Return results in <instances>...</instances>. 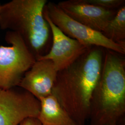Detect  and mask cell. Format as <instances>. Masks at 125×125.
<instances>
[{
	"label": "cell",
	"mask_w": 125,
	"mask_h": 125,
	"mask_svg": "<svg viewBox=\"0 0 125 125\" xmlns=\"http://www.w3.org/2000/svg\"><path fill=\"white\" fill-rule=\"evenodd\" d=\"M57 5L73 20L101 32L115 16L118 10L102 8L89 4L84 0H64Z\"/></svg>",
	"instance_id": "ba28073f"
},
{
	"label": "cell",
	"mask_w": 125,
	"mask_h": 125,
	"mask_svg": "<svg viewBox=\"0 0 125 125\" xmlns=\"http://www.w3.org/2000/svg\"><path fill=\"white\" fill-rule=\"evenodd\" d=\"M38 119L43 125H76L52 94L41 99Z\"/></svg>",
	"instance_id": "30bf717a"
},
{
	"label": "cell",
	"mask_w": 125,
	"mask_h": 125,
	"mask_svg": "<svg viewBox=\"0 0 125 125\" xmlns=\"http://www.w3.org/2000/svg\"><path fill=\"white\" fill-rule=\"evenodd\" d=\"M5 39L11 46H0V89H9L18 86L36 59L17 33L7 31Z\"/></svg>",
	"instance_id": "277c9868"
},
{
	"label": "cell",
	"mask_w": 125,
	"mask_h": 125,
	"mask_svg": "<svg viewBox=\"0 0 125 125\" xmlns=\"http://www.w3.org/2000/svg\"><path fill=\"white\" fill-rule=\"evenodd\" d=\"M86 2L102 8L117 10L124 5L125 0H84Z\"/></svg>",
	"instance_id": "7c38bea8"
},
{
	"label": "cell",
	"mask_w": 125,
	"mask_h": 125,
	"mask_svg": "<svg viewBox=\"0 0 125 125\" xmlns=\"http://www.w3.org/2000/svg\"><path fill=\"white\" fill-rule=\"evenodd\" d=\"M44 10L54 24L67 36L85 46H98L124 55L125 47L107 39L99 31H96L70 17L57 4L47 2Z\"/></svg>",
	"instance_id": "5b68a950"
},
{
	"label": "cell",
	"mask_w": 125,
	"mask_h": 125,
	"mask_svg": "<svg viewBox=\"0 0 125 125\" xmlns=\"http://www.w3.org/2000/svg\"><path fill=\"white\" fill-rule=\"evenodd\" d=\"M1 4L0 2V8H1Z\"/></svg>",
	"instance_id": "5bb4252c"
},
{
	"label": "cell",
	"mask_w": 125,
	"mask_h": 125,
	"mask_svg": "<svg viewBox=\"0 0 125 125\" xmlns=\"http://www.w3.org/2000/svg\"><path fill=\"white\" fill-rule=\"evenodd\" d=\"M43 14L51 28L52 44L49 52L37 60H51L58 72L72 64L90 47L63 33L52 22L44 9Z\"/></svg>",
	"instance_id": "52a82bcc"
},
{
	"label": "cell",
	"mask_w": 125,
	"mask_h": 125,
	"mask_svg": "<svg viewBox=\"0 0 125 125\" xmlns=\"http://www.w3.org/2000/svg\"><path fill=\"white\" fill-rule=\"evenodd\" d=\"M57 73L51 60H37L25 73L18 86L40 100L52 94Z\"/></svg>",
	"instance_id": "9c48e42d"
},
{
	"label": "cell",
	"mask_w": 125,
	"mask_h": 125,
	"mask_svg": "<svg viewBox=\"0 0 125 125\" xmlns=\"http://www.w3.org/2000/svg\"><path fill=\"white\" fill-rule=\"evenodd\" d=\"M102 33L107 39L125 47V5L118 9L115 16Z\"/></svg>",
	"instance_id": "8fae6325"
},
{
	"label": "cell",
	"mask_w": 125,
	"mask_h": 125,
	"mask_svg": "<svg viewBox=\"0 0 125 125\" xmlns=\"http://www.w3.org/2000/svg\"><path fill=\"white\" fill-rule=\"evenodd\" d=\"M121 125V124H119V125Z\"/></svg>",
	"instance_id": "9a60e30c"
},
{
	"label": "cell",
	"mask_w": 125,
	"mask_h": 125,
	"mask_svg": "<svg viewBox=\"0 0 125 125\" xmlns=\"http://www.w3.org/2000/svg\"><path fill=\"white\" fill-rule=\"evenodd\" d=\"M47 0H12L1 5L0 28L21 36L36 60L47 53L52 33L43 14Z\"/></svg>",
	"instance_id": "3957f363"
},
{
	"label": "cell",
	"mask_w": 125,
	"mask_h": 125,
	"mask_svg": "<svg viewBox=\"0 0 125 125\" xmlns=\"http://www.w3.org/2000/svg\"><path fill=\"white\" fill-rule=\"evenodd\" d=\"M105 50L101 74L92 94L90 125L121 124L125 115V59Z\"/></svg>",
	"instance_id": "7a4b0ae2"
},
{
	"label": "cell",
	"mask_w": 125,
	"mask_h": 125,
	"mask_svg": "<svg viewBox=\"0 0 125 125\" xmlns=\"http://www.w3.org/2000/svg\"><path fill=\"white\" fill-rule=\"evenodd\" d=\"M19 125H43L38 118L29 117L24 119Z\"/></svg>",
	"instance_id": "4fadbf2b"
},
{
	"label": "cell",
	"mask_w": 125,
	"mask_h": 125,
	"mask_svg": "<svg viewBox=\"0 0 125 125\" xmlns=\"http://www.w3.org/2000/svg\"><path fill=\"white\" fill-rule=\"evenodd\" d=\"M105 50L92 46L57 73L52 94L76 125H85L89 121L91 98L101 74Z\"/></svg>",
	"instance_id": "6da1fadb"
},
{
	"label": "cell",
	"mask_w": 125,
	"mask_h": 125,
	"mask_svg": "<svg viewBox=\"0 0 125 125\" xmlns=\"http://www.w3.org/2000/svg\"><path fill=\"white\" fill-rule=\"evenodd\" d=\"M40 110V100L26 90L0 89V125H19L27 118H38Z\"/></svg>",
	"instance_id": "8992f818"
}]
</instances>
